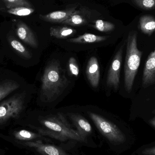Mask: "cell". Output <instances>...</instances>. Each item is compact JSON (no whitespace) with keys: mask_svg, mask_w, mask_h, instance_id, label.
I'll return each mask as SVG.
<instances>
[{"mask_svg":"<svg viewBox=\"0 0 155 155\" xmlns=\"http://www.w3.org/2000/svg\"><path fill=\"white\" fill-rule=\"evenodd\" d=\"M124 47V44L122 45L117 52L110 65L107 75V86L115 90L118 89L120 84V71Z\"/></svg>","mask_w":155,"mask_h":155,"instance_id":"obj_6","label":"cell"},{"mask_svg":"<svg viewBox=\"0 0 155 155\" xmlns=\"http://www.w3.org/2000/svg\"><path fill=\"white\" fill-rule=\"evenodd\" d=\"M96 30L102 32H107L112 31L114 30L115 25L114 24L102 20H97L94 21L92 25Z\"/></svg>","mask_w":155,"mask_h":155,"instance_id":"obj_20","label":"cell"},{"mask_svg":"<svg viewBox=\"0 0 155 155\" xmlns=\"http://www.w3.org/2000/svg\"><path fill=\"white\" fill-rule=\"evenodd\" d=\"M35 12V10L32 7H15L7 10V12L10 14L17 16H25L30 15Z\"/></svg>","mask_w":155,"mask_h":155,"instance_id":"obj_21","label":"cell"},{"mask_svg":"<svg viewBox=\"0 0 155 155\" xmlns=\"http://www.w3.org/2000/svg\"><path fill=\"white\" fill-rule=\"evenodd\" d=\"M153 85H155V49L147 57L142 79V86L144 88Z\"/></svg>","mask_w":155,"mask_h":155,"instance_id":"obj_7","label":"cell"},{"mask_svg":"<svg viewBox=\"0 0 155 155\" xmlns=\"http://www.w3.org/2000/svg\"><path fill=\"white\" fill-rule=\"evenodd\" d=\"M25 94H17L0 104V124L19 116L24 107Z\"/></svg>","mask_w":155,"mask_h":155,"instance_id":"obj_5","label":"cell"},{"mask_svg":"<svg viewBox=\"0 0 155 155\" xmlns=\"http://www.w3.org/2000/svg\"><path fill=\"white\" fill-rule=\"evenodd\" d=\"M24 144L34 148L42 155H68L61 148L54 145L43 143L41 141L27 142Z\"/></svg>","mask_w":155,"mask_h":155,"instance_id":"obj_9","label":"cell"},{"mask_svg":"<svg viewBox=\"0 0 155 155\" xmlns=\"http://www.w3.org/2000/svg\"><path fill=\"white\" fill-rule=\"evenodd\" d=\"M9 42L12 48L18 54L27 59L31 57L30 52L18 40L13 37H10L9 38Z\"/></svg>","mask_w":155,"mask_h":155,"instance_id":"obj_18","label":"cell"},{"mask_svg":"<svg viewBox=\"0 0 155 155\" xmlns=\"http://www.w3.org/2000/svg\"><path fill=\"white\" fill-rule=\"evenodd\" d=\"M149 124L155 129V116L150 119L148 121Z\"/></svg>","mask_w":155,"mask_h":155,"instance_id":"obj_26","label":"cell"},{"mask_svg":"<svg viewBox=\"0 0 155 155\" xmlns=\"http://www.w3.org/2000/svg\"><path fill=\"white\" fill-rule=\"evenodd\" d=\"M86 75L89 83L92 87H96L100 80V68L96 57H91L87 65Z\"/></svg>","mask_w":155,"mask_h":155,"instance_id":"obj_13","label":"cell"},{"mask_svg":"<svg viewBox=\"0 0 155 155\" xmlns=\"http://www.w3.org/2000/svg\"><path fill=\"white\" fill-rule=\"evenodd\" d=\"M50 35L57 39H64L75 34V29L68 26L51 27L50 30Z\"/></svg>","mask_w":155,"mask_h":155,"instance_id":"obj_16","label":"cell"},{"mask_svg":"<svg viewBox=\"0 0 155 155\" xmlns=\"http://www.w3.org/2000/svg\"><path fill=\"white\" fill-rule=\"evenodd\" d=\"M6 8L8 9L25 6V7H32L31 4L28 0H2Z\"/></svg>","mask_w":155,"mask_h":155,"instance_id":"obj_22","label":"cell"},{"mask_svg":"<svg viewBox=\"0 0 155 155\" xmlns=\"http://www.w3.org/2000/svg\"><path fill=\"white\" fill-rule=\"evenodd\" d=\"M78 4L60 11H55L45 15H40L41 20L51 23H62L67 20L76 10Z\"/></svg>","mask_w":155,"mask_h":155,"instance_id":"obj_8","label":"cell"},{"mask_svg":"<svg viewBox=\"0 0 155 155\" xmlns=\"http://www.w3.org/2000/svg\"><path fill=\"white\" fill-rule=\"evenodd\" d=\"M69 81L58 61L48 64L41 79V94L46 102H51L61 94L68 85Z\"/></svg>","mask_w":155,"mask_h":155,"instance_id":"obj_1","label":"cell"},{"mask_svg":"<svg viewBox=\"0 0 155 155\" xmlns=\"http://www.w3.org/2000/svg\"><path fill=\"white\" fill-rule=\"evenodd\" d=\"M20 84L12 80H6L0 83V101L18 89Z\"/></svg>","mask_w":155,"mask_h":155,"instance_id":"obj_17","label":"cell"},{"mask_svg":"<svg viewBox=\"0 0 155 155\" xmlns=\"http://www.w3.org/2000/svg\"><path fill=\"white\" fill-rule=\"evenodd\" d=\"M90 15L91 13L88 10L84 7H81L79 10H76L61 24L71 26H81L87 23L88 20L90 19Z\"/></svg>","mask_w":155,"mask_h":155,"instance_id":"obj_11","label":"cell"},{"mask_svg":"<svg viewBox=\"0 0 155 155\" xmlns=\"http://www.w3.org/2000/svg\"><path fill=\"white\" fill-rule=\"evenodd\" d=\"M134 155H155V142L141 147L136 150Z\"/></svg>","mask_w":155,"mask_h":155,"instance_id":"obj_24","label":"cell"},{"mask_svg":"<svg viewBox=\"0 0 155 155\" xmlns=\"http://www.w3.org/2000/svg\"><path fill=\"white\" fill-rule=\"evenodd\" d=\"M132 2L143 10L151 11L155 9V0H132Z\"/></svg>","mask_w":155,"mask_h":155,"instance_id":"obj_23","label":"cell"},{"mask_svg":"<svg viewBox=\"0 0 155 155\" xmlns=\"http://www.w3.org/2000/svg\"><path fill=\"white\" fill-rule=\"evenodd\" d=\"M15 137L21 141H30L38 138H42L43 136L25 130H21L14 133Z\"/></svg>","mask_w":155,"mask_h":155,"instance_id":"obj_19","label":"cell"},{"mask_svg":"<svg viewBox=\"0 0 155 155\" xmlns=\"http://www.w3.org/2000/svg\"><path fill=\"white\" fill-rule=\"evenodd\" d=\"M143 51L137 46V33L131 31L127 41L126 55L125 61L124 87L127 92L130 93L133 89L136 76L140 65Z\"/></svg>","mask_w":155,"mask_h":155,"instance_id":"obj_3","label":"cell"},{"mask_svg":"<svg viewBox=\"0 0 155 155\" xmlns=\"http://www.w3.org/2000/svg\"><path fill=\"white\" fill-rule=\"evenodd\" d=\"M16 34L23 41L34 48H37L38 43L34 33L25 23L20 21L16 26Z\"/></svg>","mask_w":155,"mask_h":155,"instance_id":"obj_10","label":"cell"},{"mask_svg":"<svg viewBox=\"0 0 155 155\" xmlns=\"http://www.w3.org/2000/svg\"><path fill=\"white\" fill-rule=\"evenodd\" d=\"M88 114L99 132L110 142L121 144L126 141L125 134L117 126L97 114L89 112Z\"/></svg>","mask_w":155,"mask_h":155,"instance_id":"obj_4","label":"cell"},{"mask_svg":"<svg viewBox=\"0 0 155 155\" xmlns=\"http://www.w3.org/2000/svg\"><path fill=\"white\" fill-rule=\"evenodd\" d=\"M70 117L77 129L76 131L78 134L86 141L87 137L91 134L92 132V127L89 122L80 115L71 114Z\"/></svg>","mask_w":155,"mask_h":155,"instance_id":"obj_12","label":"cell"},{"mask_svg":"<svg viewBox=\"0 0 155 155\" xmlns=\"http://www.w3.org/2000/svg\"><path fill=\"white\" fill-rule=\"evenodd\" d=\"M69 68L71 74L75 77L79 74V67L75 58L71 57L69 61Z\"/></svg>","mask_w":155,"mask_h":155,"instance_id":"obj_25","label":"cell"},{"mask_svg":"<svg viewBox=\"0 0 155 155\" xmlns=\"http://www.w3.org/2000/svg\"><path fill=\"white\" fill-rule=\"evenodd\" d=\"M107 36H100L90 33H85L76 38L69 39L68 41L73 43L89 44L100 42L105 41Z\"/></svg>","mask_w":155,"mask_h":155,"instance_id":"obj_15","label":"cell"},{"mask_svg":"<svg viewBox=\"0 0 155 155\" xmlns=\"http://www.w3.org/2000/svg\"><path fill=\"white\" fill-rule=\"evenodd\" d=\"M139 29L145 35L151 36L155 33V18L150 15H143L139 21Z\"/></svg>","mask_w":155,"mask_h":155,"instance_id":"obj_14","label":"cell"},{"mask_svg":"<svg viewBox=\"0 0 155 155\" xmlns=\"http://www.w3.org/2000/svg\"><path fill=\"white\" fill-rule=\"evenodd\" d=\"M152 113H153V114H155V109L153 110V112H152Z\"/></svg>","mask_w":155,"mask_h":155,"instance_id":"obj_27","label":"cell"},{"mask_svg":"<svg viewBox=\"0 0 155 155\" xmlns=\"http://www.w3.org/2000/svg\"><path fill=\"white\" fill-rule=\"evenodd\" d=\"M45 129H38L40 134L49 136L61 142L74 140L85 142L76 130L71 127L64 116L61 113L47 117L41 121Z\"/></svg>","mask_w":155,"mask_h":155,"instance_id":"obj_2","label":"cell"}]
</instances>
